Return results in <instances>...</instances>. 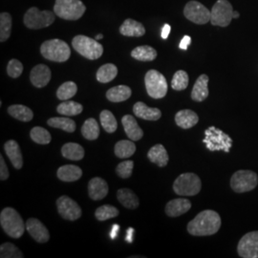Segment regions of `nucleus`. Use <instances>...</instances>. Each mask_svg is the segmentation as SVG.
Masks as SVG:
<instances>
[{
	"label": "nucleus",
	"mask_w": 258,
	"mask_h": 258,
	"mask_svg": "<svg viewBox=\"0 0 258 258\" xmlns=\"http://www.w3.org/2000/svg\"><path fill=\"white\" fill-rule=\"evenodd\" d=\"M221 228V217L215 211L201 212L188 224V232L194 236H210Z\"/></svg>",
	"instance_id": "obj_1"
},
{
	"label": "nucleus",
	"mask_w": 258,
	"mask_h": 258,
	"mask_svg": "<svg viewBox=\"0 0 258 258\" xmlns=\"http://www.w3.org/2000/svg\"><path fill=\"white\" fill-rule=\"evenodd\" d=\"M0 224L4 232L15 239L22 237L26 230L22 216L13 208H5L1 212Z\"/></svg>",
	"instance_id": "obj_2"
},
{
	"label": "nucleus",
	"mask_w": 258,
	"mask_h": 258,
	"mask_svg": "<svg viewBox=\"0 0 258 258\" xmlns=\"http://www.w3.org/2000/svg\"><path fill=\"white\" fill-rule=\"evenodd\" d=\"M41 53L48 61L65 63L71 56V49L64 41L55 39L44 42L41 46Z\"/></svg>",
	"instance_id": "obj_3"
},
{
	"label": "nucleus",
	"mask_w": 258,
	"mask_h": 258,
	"mask_svg": "<svg viewBox=\"0 0 258 258\" xmlns=\"http://www.w3.org/2000/svg\"><path fill=\"white\" fill-rule=\"evenodd\" d=\"M86 5L81 0H56L55 14L65 21H78L86 13Z\"/></svg>",
	"instance_id": "obj_4"
},
{
	"label": "nucleus",
	"mask_w": 258,
	"mask_h": 258,
	"mask_svg": "<svg viewBox=\"0 0 258 258\" xmlns=\"http://www.w3.org/2000/svg\"><path fill=\"white\" fill-rule=\"evenodd\" d=\"M73 48L83 57L88 60L95 61L100 59L104 54V47L97 40L86 36H76L72 41Z\"/></svg>",
	"instance_id": "obj_5"
},
{
	"label": "nucleus",
	"mask_w": 258,
	"mask_h": 258,
	"mask_svg": "<svg viewBox=\"0 0 258 258\" xmlns=\"http://www.w3.org/2000/svg\"><path fill=\"white\" fill-rule=\"evenodd\" d=\"M207 149L211 151L223 150L230 152L233 140L224 131L211 127L205 131V139L203 140Z\"/></svg>",
	"instance_id": "obj_6"
},
{
	"label": "nucleus",
	"mask_w": 258,
	"mask_h": 258,
	"mask_svg": "<svg viewBox=\"0 0 258 258\" xmlns=\"http://www.w3.org/2000/svg\"><path fill=\"white\" fill-rule=\"evenodd\" d=\"M202 189L201 179L194 173L181 174L173 184L174 193L180 196H194Z\"/></svg>",
	"instance_id": "obj_7"
},
{
	"label": "nucleus",
	"mask_w": 258,
	"mask_h": 258,
	"mask_svg": "<svg viewBox=\"0 0 258 258\" xmlns=\"http://www.w3.org/2000/svg\"><path fill=\"white\" fill-rule=\"evenodd\" d=\"M55 12L40 11L37 7L30 8L24 15V25L32 30H39L52 25L56 20Z\"/></svg>",
	"instance_id": "obj_8"
},
{
	"label": "nucleus",
	"mask_w": 258,
	"mask_h": 258,
	"mask_svg": "<svg viewBox=\"0 0 258 258\" xmlns=\"http://www.w3.org/2000/svg\"><path fill=\"white\" fill-rule=\"evenodd\" d=\"M258 174L252 171H238L231 178V188L236 194L251 192L258 187Z\"/></svg>",
	"instance_id": "obj_9"
},
{
	"label": "nucleus",
	"mask_w": 258,
	"mask_h": 258,
	"mask_svg": "<svg viewBox=\"0 0 258 258\" xmlns=\"http://www.w3.org/2000/svg\"><path fill=\"white\" fill-rule=\"evenodd\" d=\"M148 94L153 99H163L168 93V83L165 76L157 70H150L145 77Z\"/></svg>",
	"instance_id": "obj_10"
},
{
	"label": "nucleus",
	"mask_w": 258,
	"mask_h": 258,
	"mask_svg": "<svg viewBox=\"0 0 258 258\" xmlns=\"http://www.w3.org/2000/svg\"><path fill=\"white\" fill-rule=\"evenodd\" d=\"M234 8L228 0H217L212 9L211 22L214 26L227 27L234 19Z\"/></svg>",
	"instance_id": "obj_11"
},
{
	"label": "nucleus",
	"mask_w": 258,
	"mask_h": 258,
	"mask_svg": "<svg viewBox=\"0 0 258 258\" xmlns=\"http://www.w3.org/2000/svg\"><path fill=\"white\" fill-rule=\"evenodd\" d=\"M184 16L190 22L198 25H204L211 22L212 13L211 11L198 1H190L187 3L184 9Z\"/></svg>",
	"instance_id": "obj_12"
},
{
	"label": "nucleus",
	"mask_w": 258,
	"mask_h": 258,
	"mask_svg": "<svg viewBox=\"0 0 258 258\" xmlns=\"http://www.w3.org/2000/svg\"><path fill=\"white\" fill-rule=\"evenodd\" d=\"M237 253L240 258H258V231L248 233L240 239Z\"/></svg>",
	"instance_id": "obj_13"
},
{
	"label": "nucleus",
	"mask_w": 258,
	"mask_h": 258,
	"mask_svg": "<svg viewBox=\"0 0 258 258\" xmlns=\"http://www.w3.org/2000/svg\"><path fill=\"white\" fill-rule=\"evenodd\" d=\"M58 212L61 216L69 221H75L82 216V209L76 201L68 196H62L57 201Z\"/></svg>",
	"instance_id": "obj_14"
},
{
	"label": "nucleus",
	"mask_w": 258,
	"mask_h": 258,
	"mask_svg": "<svg viewBox=\"0 0 258 258\" xmlns=\"http://www.w3.org/2000/svg\"><path fill=\"white\" fill-rule=\"evenodd\" d=\"M26 230L29 235L33 237V239H35V241L39 243H46L50 238L47 228L40 220L36 218H30L27 221Z\"/></svg>",
	"instance_id": "obj_15"
},
{
	"label": "nucleus",
	"mask_w": 258,
	"mask_h": 258,
	"mask_svg": "<svg viewBox=\"0 0 258 258\" xmlns=\"http://www.w3.org/2000/svg\"><path fill=\"white\" fill-rule=\"evenodd\" d=\"M30 80L32 85L38 88L45 87L50 83L51 70L47 65H37L31 71Z\"/></svg>",
	"instance_id": "obj_16"
},
{
	"label": "nucleus",
	"mask_w": 258,
	"mask_h": 258,
	"mask_svg": "<svg viewBox=\"0 0 258 258\" xmlns=\"http://www.w3.org/2000/svg\"><path fill=\"white\" fill-rule=\"evenodd\" d=\"M108 183L103 178L95 177L90 180L88 184V194L92 200L100 201L104 199L108 194Z\"/></svg>",
	"instance_id": "obj_17"
},
{
	"label": "nucleus",
	"mask_w": 258,
	"mask_h": 258,
	"mask_svg": "<svg viewBox=\"0 0 258 258\" xmlns=\"http://www.w3.org/2000/svg\"><path fill=\"white\" fill-rule=\"evenodd\" d=\"M192 208V203L185 198H177L170 201L166 206V214L170 217H178L188 213Z\"/></svg>",
	"instance_id": "obj_18"
},
{
	"label": "nucleus",
	"mask_w": 258,
	"mask_h": 258,
	"mask_svg": "<svg viewBox=\"0 0 258 258\" xmlns=\"http://www.w3.org/2000/svg\"><path fill=\"white\" fill-rule=\"evenodd\" d=\"M199 122L198 115L190 109H184L175 115L176 125L183 129H189L194 128Z\"/></svg>",
	"instance_id": "obj_19"
},
{
	"label": "nucleus",
	"mask_w": 258,
	"mask_h": 258,
	"mask_svg": "<svg viewBox=\"0 0 258 258\" xmlns=\"http://www.w3.org/2000/svg\"><path fill=\"white\" fill-rule=\"evenodd\" d=\"M209 77L205 74L201 75L194 84L192 91V99L194 102H204L209 97Z\"/></svg>",
	"instance_id": "obj_20"
},
{
	"label": "nucleus",
	"mask_w": 258,
	"mask_h": 258,
	"mask_svg": "<svg viewBox=\"0 0 258 258\" xmlns=\"http://www.w3.org/2000/svg\"><path fill=\"white\" fill-rule=\"evenodd\" d=\"M4 150L14 168L21 170L23 167V158L19 144L14 140H10L4 145Z\"/></svg>",
	"instance_id": "obj_21"
},
{
	"label": "nucleus",
	"mask_w": 258,
	"mask_h": 258,
	"mask_svg": "<svg viewBox=\"0 0 258 258\" xmlns=\"http://www.w3.org/2000/svg\"><path fill=\"white\" fill-rule=\"evenodd\" d=\"M122 124L124 126L125 131L130 140L139 141L143 138L144 132L139 127L136 119L131 115H126L122 119Z\"/></svg>",
	"instance_id": "obj_22"
},
{
	"label": "nucleus",
	"mask_w": 258,
	"mask_h": 258,
	"mask_svg": "<svg viewBox=\"0 0 258 258\" xmlns=\"http://www.w3.org/2000/svg\"><path fill=\"white\" fill-rule=\"evenodd\" d=\"M120 33L125 37L140 38L146 34V28L142 23L128 19L121 25Z\"/></svg>",
	"instance_id": "obj_23"
},
{
	"label": "nucleus",
	"mask_w": 258,
	"mask_h": 258,
	"mask_svg": "<svg viewBox=\"0 0 258 258\" xmlns=\"http://www.w3.org/2000/svg\"><path fill=\"white\" fill-rule=\"evenodd\" d=\"M133 112L136 117L147 121H158L162 117V112L158 108H149L146 104L138 102L133 108Z\"/></svg>",
	"instance_id": "obj_24"
},
{
	"label": "nucleus",
	"mask_w": 258,
	"mask_h": 258,
	"mask_svg": "<svg viewBox=\"0 0 258 258\" xmlns=\"http://www.w3.org/2000/svg\"><path fill=\"white\" fill-rule=\"evenodd\" d=\"M57 175L58 178L64 182H75L83 176V171L77 166L66 165L58 170Z\"/></svg>",
	"instance_id": "obj_25"
},
{
	"label": "nucleus",
	"mask_w": 258,
	"mask_h": 258,
	"mask_svg": "<svg viewBox=\"0 0 258 258\" xmlns=\"http://www.w3.org/2000/svg\"><path fill=\"white\" fill-rule=\"evenodd\" d=\"M132 94L131 88L127 86H114L107 92V98L112 103H122L129 100Z\"/></svg>",
	"instance_id": "obj_26"
},
{
	"label": "nucleus",
	"mask_w": 258,
	"mask_h": 258,
	"mask_svg": "<svg viewBox=\"0 0 258 258\" xmlns=\"http://www.w3.org/2000/svg\"><path fill=\"white\" fill-rule=\"evenodd\" d=\"M148 157L152 163L156 164L158 167L161 168L167 167L170 160L168 151L162 145H156L151 148L150 150L149 151Z\"/></svg>",
	"instance_id": "obj_27"
},
{
	"label": "nucleus",
	"mask_w": 258,
	"mask_h": 258,
	"mask_svg": "<svg viewBox=\"0 0 258 258\" xmlns=\"http://www.w3.org/2000/svg\"><path fill=\"white\" fill-rule=\"evenodd\" d=\"M117 198L125 208L129 210L137 209L140 205V201L137 195L129 189L119 190L117 193Z\"/></svg>",
	"instance_id": "obj_28"
},
{
	"label": "nucleus",
	"mask_w": 258,
	"mask_h": 258,
	"mask_svg": "<svg viewBox=\"0 0 258 258\" xmlns=\"http://www.w3.org/2000/svg\"><path fill=\"white\" fill-rule=\"evenodd\" d=\"M131 57L140 62H152L157 58V51L149 45L138 46L132 50Z\"/></svg>",
	"instance_id": "obj_29"
},
{
	"label": "nucleus",
	"mask_w": 258,
	"mask_h": 258,
	"mask_svg": "<svg viewBox=\"0 0 258 258\" xmlns=\"http://www.w3.org/2000/svg\"><path fill=\"white\" fill-rule=\"evenodd\" d=\"M63 156L72 161H80L85 157V150L76 143H67L62 149Z\"/></svg>",
	"instance_id": "obj_30"
},
{
	"label": "nucleus",
	"mask_w": 258,
	"mask_h": 258,
	"mask_svg": "<svg viewBox=\"0 0 258 258\" xmlns=\"http://www.w3.org/2000/svg\"><path fill=\"white\" fill-rule=\"evenodd\" d=\"M9 114L21 122H30L34 118L33 111L22 105H14L8 108Z\"/></svg>",
	"instance_id": "obj_31"
},
{
	"label": "nucleus",
	"mask_w": 258,
	"mask_h": 258,
	"mask_svg": "<svg viewBox=\"0 0 258 258\" xmlns=\"http://www.w3.org/2000/svg\"><path fill=\"white\" fill-rule=\"evenodd\" d=\"M118 75V68L116 65L107 64L100 67L97 72V80L102 84H108L112 82Z\"/></svg>",
	"instance_id": "obj_32"
},
{
	"label": "nucleus",
	"mask_w": 258,
	"mask_h": 258,
	"mask_svg": "<svg viewBox=\"0 0 258 258\" xmlns=\"http://www.w3.org/2000/svg\"><path fill=\"white\" fill-rule=\"evenodd\" d=\"M115 155L120 159H127L131 157L135 151H136V146L132 141L123 140L116 144L115 146Z\"/></svg>",
	"instance_id": "obj_33"
},
{
	"label": "nucleus",
	"mask_w": 258,
	"mask_h": 258,
	"mask_svg": "<svg viewBox=\"0 0 258 258\" xmlns=\"http://www.w3.org/2000/svg\"><path fill=\"white\" fill-rule=\"evenodd\" d=\"M82 134L87 140H97L100 136V127L97 121L93 118L86 120L82 128Z\"/></svg>",
	"instance_id": "obj_34"
},
{
	"label": "nucleus",
	"mask_w": 258,
	"mask_h": 258,
	"mask_svg": "<svg viewBox=\"0 0 258 258\" xmlns=\"http://www.w3.org/2000/svg\"><path fill=\"white\" fill-rule=\"evenodd\" d=\"M48 126L54 128V129H59L72 133L75 132L76 130V123L66 117H63V118H51L48 120L47 122Z\"/></svg>",
	"instance_id": "obj_35"
},
{
	"label": "nucleus",
	"mask_w": 258,
	"mask_h": 258,
	"mask_svg": "<svg viewBox=\"0 0 258 258\" xmlns=\"http://www.w3.org/2000/svg\"><path fill=\"white\" fill-rule=\"evenodd\" d=\"M84 108L81 104L73 101H67V102L64 101L57 108L58 113L64 116H76L81 114Z\"/></svg>",
	"instance_id": "obj_36"
},
{
	"label": "nucleus",
	"mask_w": 258,
	"mask_h": 258,
	"mask_svg": "<svg viewBox=\"0 0 258 258\" xmlns=\"http://www.w3.org/2000/svg\"><path fill=\"white\" fill-rule=\"evenodd\" d=\"M12 17L9 13H1L0 15V42L5 43L11 36Z\"/></svg>",
	"instance_id": "obj_37"
},
{
	"label": "nucleus",
	"mask_w": 258,
	"mask_h": 258,
	"mask_svg": "<svg viewBox=\"0 0 258 258\" xmlns=\"http://www.w3.org/2000/svg\"><path fill=\"white\" fill-rule=\"evenodd\" d=\"M78 92V86L74 82H66L59 87L57 97L61 101H67L73 98Z\"/></svg>",
	"instance_id": "obj_38"
},
{
	"label": "nucleus",
	"mask_w": 258,
	"mask_h": 258,
	"mask_svg": "<svg viewBox=\"0 0 258 258\" xmlns=\"http://www.w3.org/2000/svg\"><path fill=\"white\" fill-rule=\"evenodd\" d=\"M30 137L35 143L40 145H48L52 140L50 132L41 127H36L32 129L30 132Z\"/></svg>",
	"instance_id": "obj_39"
},
{
	"label": "nucleus",
	"mask_w": 258,
	"mask_h": 258,
	"mask_svg": "<svg viewBox=\"0 0 258 258\" xmlns=\"http://www.w3.org/2000/svg\"><path fill=\"white\" fill-rule=\"evenodd\" d=\"M100 120H101V125L108 133H113L117 130L118 128L117 120L113 115V113H111L110 111L108 110L102 111L100 115Z\"/></svg>",
	"instance_id": "obj_40"
},
{
	"label": "nucleus",
	"mask_w": 258,
	"mask_h": 258,
	"mask_svg": "<svg viewBox=\"0 0 258 258\" xmlns=\"http://www.w3.org/2000/svg\"><path fill=\"white\" fill-rule=\"evenodd\" d=\"M189 82L190 80L188 73L184 70H179L172 78V87L176 91H182L189 86Z\"/></svg>",
	"instance_id": "obj_41"
},
{
	"label": "nucleus",
	"mask_w": 258,
	"mask_h": 258,
	"mask_svg": "<svg viewBox=\"0 0 258 258\" xmlns=\"http://www.w3.org/2000/svg\"><path fill=\"white\" fill-rule=\"evenodd\" d=\"M119 215V210L110 205H104L96 210L95 216L99 221H106Z\"/></svg>",
	"instance_id": "obj_42"
},
{
	"label": "nucleus",
	"mask_w": 258,
	"mask_h": 258,
	"mask_svg": "<svg viewBox=\"0 0 258 258\" xmlns=\"http://www.w3.org/2000/svg\"><path fill=\"white\" fill-rule=\"evenodd\" d=\"M0 258H22V255L20 249H18L12 243H4L0 247Z\"/></svg>",
	"instance_id": "obj_43"
},
{
	"label": "nucleus",
	"mask_w": 258,
	"mask_h": 258,
	"mask_svg": "<svg viewBox=\"0 0 258 258\" xmlns=\"http://www.w3.org/2000/svg\"><path fill=\"white\" fill-rule=\"evenodd\" d=\"M23 72V65L18 60H11L7 65V73L13 79L19 78Z\"/></svg>",
	"instance_id": "obj_44"
},
{
	"label": "nucleus",
	"mask_w": 258,
	"mask_h": 258,
	"mask_svg": "<svg viewBox=\"0 0 258 258\" xmlns=\"http://www.w3.org/2000/svg\"><path fill=\"white\" fill-rule=\"evenodd\" d=\"M133 168H134V162L126 161V162H123V163L118 165V167L116 169V172L121 178L128 179L132 175Z\"/></svg>",
	"instance_id": "obj_45"
},
{
	"label": "nucleus",
	"mask_w": 258,
	"mask_h": 258,
	"mask_svg": "<svg viewBox=\"0 0 258 258\" xmlns=\"http://www.w3.org/2000/svg\"><path fill=\"white\" fill-rule=\"evenodd\" d=\"M9 178V170L8 167L3 159L2 156H0V179L2 181L7 180Z\"/></svg>",
	"instance_id": "obj_46"
},
{
	"label": "nucleus",
	"mask_w": 258,
	"mask_h": 258,
	"mask_svg": "<svg viewBox=\"0 0 258 258\" xmlns=\"http://www.w3.org/2000/svg\"><path fill=\"white\" fill-rule=\"evenodd\" d=\"M191 43H192V39H191V37H189V36H185V37L183 38V40L181 41V43H180V48L183 49V50H187L188 47L190 46Z\"/></svg>",
	"instance_id": "obj_47"
},
{
	"label": "nucleus",
	"mask_w": 258,
	"mask_h": 258,
	"mask_svg": "<svg viewBox=\"0 0 258 258\" xmlns=\"http://www.w3.org/2000/svg\"><path fill=\"white\" fill-rule=\"evenodd\" d=\"M171 31H172L171 26L169 24H165V26L163 27V30H162V35H161L162 36V39L167 40L169 38V36H170Z\"/></svg>",
	"instance_id": "obj_48"
},
{
	"label": "nucleus",
	"mask_w": 258,
	"mask_h": 258,
	"mask_svg": "<svg viewBox=\"0 0 258 258\" xmlns=\"http://www.w3.org/2000/svg\"><path fill=\"white\" fill-rule=\"evenodd\" d=\"M134 229L129 228V230L127 231V236H126V240L129 243H132L133 242V236H134Z\"/></svg>",
	"instance_id": "obj_49"
},
{
	"label": "nucleus",
	"mask_w": 258,
	"mask_h": 258,
	"mask_svg": "<svg viewBox=\"0 0 258 258\" xmlns=\"http://www.w3.org/2000/svg\"><path fill=\"white\" fill-rule=\"evenodd\" d=\"M119 231H120V226H119V225H117V224H115V225L113 226V228H112V231H111V234H110V236H111L112 239H115V238L117 237V236H118V233H119Z\"/></svg>",
	"instance_id": "obj_50"
},
{
	"label": "nucleus",
	"mask_w": 258,
	"mask_h": 258,
	"mask_svg": "<svg viewBox=\"0 0 258 258\" xmlns=\"http://www.w3.org/2000/svg\"><path fill=\"white\" fill-rule=\"evenodd\" d=\"M239 17H240L239 13H238V12H236V11H235V12H234V19H238Z\"/></svg>",
	"instance_id": "obj_51"
},
{
	"label": "nucleus",
	"mask_w": 258,
	"mask_h": 258,
	"mask_svg": "<svg viewBox=\"0 0 258 258\" xmlns=\"http://www.w3.org/2000/svg\"><path fill=\"white\" fill-rule=\"evenodd\" d=\"M104 38V36L103 35H98L97 37H96V40L98 41V40H102Z\"/></svg>",
	"instance_id": "obj_52"
}]
</instances>
